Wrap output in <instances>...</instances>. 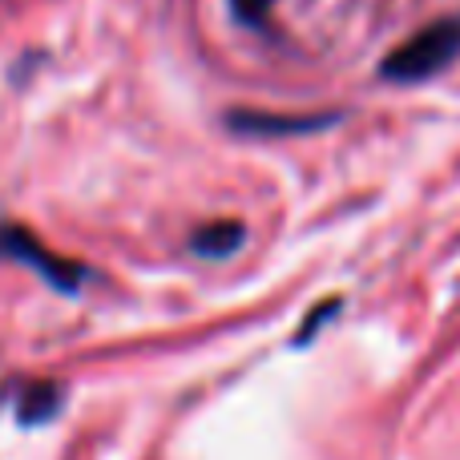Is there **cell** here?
<instances>
[{
  "label": "cell",
  "instance_id": "1",
  "mask_svg": "<svg viewBox=\"0 0 460 460\" xmlns=\"http://www.w3.org/2000/svg\"><path fill=\"white\" fill-rule=\"evenodd\" d=\"M460 57V16H445V21L424 24L420 32L404 40L400 49H392L384 57L380 73L388 81H400V85H412V81H424L432 73H440L448 61Z\"/></svg>",
  "mask_w": 460,
  "mask_h": 460
},
{
  "label": "cell",
  "instance_id": "2",
  "mask_svg": "<svg viewBox=\"0 0 460 460\" xmlns=\"http://www.w3.org/2000/svg\"><path fill=\"white\" fill-rule=\"evenodd\" d=\"M0 254L32 267L40 279H49V283L61 287V291H77L89 279V270L81 267V262H69V259H61V254H53L40 238H32L29 230H21V226H0Z\"/></svg>",
  "mask_w": 460,
  "mask_h": 460
},
{
  "label": "cell",
  "instance_id": "3",
  "mask_svg": "<svg viewBox=\"0 0 460 460\" xmlns=\"http://www.w3.org/2000/svg\"><path fill=\"white\" fill-rule=\"evenodd\" d=\"M332 121V113H311V118H275V113H259V110H234L226 118V126H234L238 134L251 137H279V134H311V129H323Z\"/></svg>",
  "mask_w": 460,
  "mask_h": 460
},
{
  "label": "cell",
  "instance_id": "4",
  "mask_svg": "<svg viewBox=\"0 0 460 460\" xmlns=\"http://www.w3.org/2000/svg\"><path fill=\"white\" fill-rule=\"evenodd\" d=\"M190 246L207 259H226L243 246V223H210V226H199L190 238Z\"/></svg>",
  "mask_w": 460,
  "mask_h": 460
},
{
  "label": "cell",
  "instance_id": "5",
  "mask_svg": "<svg viewBox=\"0 0 460 460\" xmlns=\"http://www.w3.org/2000/svg\"><path fill=\"white\" fill-rule=\"evenodd\" d=\"M57 396L61 392L53 388V384H32L29 392L21 396V420H49V416L57 412Z\"/></svg>",
  "mask_w": 460,
  "mask_h": 460
},
{
  "label": "cell",
  "instance_id": "6",
  "mask_svg": "<svg viewBox=\"0 0 460 460\" xmlns=\"http://www.w3.org/2000/svg\"><path fill=\"white\" fill-rule=\"evenodd\" d=\"M230 8H234V16L243 24H262L270 16V8H275V0H230Z\"/></svg>",
  "mask_w": 460,
  "mask_h": 460
}]
</instances>
